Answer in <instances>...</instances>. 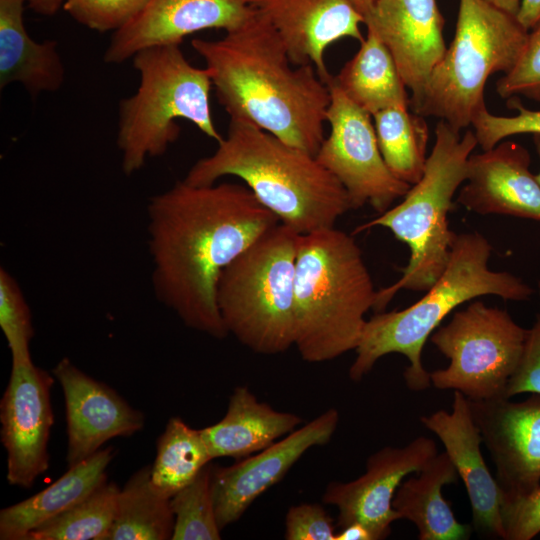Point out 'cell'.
Wrapping results in <instances>:
<instances>
[{
  "mask_svg": "<svg viewBox=\"0 0 540 540\" xmlns=\"http://www.w3.org/2000/svg\"><path fill=\"white\" fill-rule=\"evenodd\" d=\"M53 377L33 362L12 364L0 402L1 442L7 452L10 485L30 488L48 470Z\"/></svg>",
  "mask_w": 540,
  "mask_h": 540,
  "instance_id": "7c38bea8",
  "label": "cell"
},
{
  "mask_svg": "<svg viewBox=\"0 0 540 540\" xmlns=\"http://www.w3.org/2000/svg\"><path fill=\"white\" fill-rule=\"evenodd\" d=\"M148 0H66L63 9L78 23L98 32H116L129 24Z\"/></svg>",
  "mask_w": 540,
  "mask_h": 540,
  "instance_id": "836d02e7",
  "label": "cell"
},
{
  "mask_svg": "<svg viewBox=\"0 0 540 540\" xmlns=\"http://www.w3.org/2000/svg\"><path fill=\"white\" fill-rule=\"evenodd\" d=\"M212 460L201 431L191 428L180 417H171L157 439L151 466L152 485L171 498Z\"/></svg>",
  "mask_w": 540,
  "mask_h": 540,
  "instance_id": "f1b7e54d",
  "label": "cell"
},
{
  "mask_svg": "<svg viewBox=\"0 0 540 540\" xmlns=\"http://www.w3.org/2000/svg\"><path fill=\"white\" fill-rule=\"evenodd\" d=\"M494 6L510 13L517 15L520 6V0H486Z\"/></svg>",
  "mask_w": 540,
  "mask_h": 540,
  "instance_id": "b9f144b4",
  "label": "cell"
},
{
  "mask_svg": "<svg viewBox=\"0 0 540 540\" xmlns=\"http://www.w3.org/2000/svg\"><path fill=\"white\" fill-rule=\"evenodd\" d=\"M538 295L540 299V280ZM523 393L540 394V309L535 323L528 329L520 362L506 389V398Z\"/></svg>",
  "mask_w": 540,
  "mask_h": 540,
  "instance_id": "74e56055",
  "label": "cell"
},
{
  "mask_svg": "<svg viewBox=\"0 0 540 540\" xmlns=\"http://www.w3.org/2000/svg\"><path fill=\"white\" fill-rule=\"evenodd\" d=\"M299 236L278 223L221 272L217 306L228 334L251 351L294 346V281Z\"/></svg>",
  "mask_w": 540,
  "mask_h": 540,
  "instance_id": "ba28073f",
  "label": "cell"
},
{
  "mask_svg": "<svg viewBox=\"0 0 540 540\" xmlns=\"http://www.w3.org/2000/svg\"><path fill=\"white\" fill-rule=\"evenodd\" d=\"M527 333L506 310L472 300L430 336L449 359L447 367L430 373L431 384L459 391L470 401L506 398Z\"/></svg>",
  "mask_w": 540,
  "mask_h": 540,
  "instance_id": "30bf717a",
  "label": "cell"
},
{
  "mask_svg": "<svg viewBox=\"0 0 540 540\" xmlns=\"http://www.w3.org/2000/svg\"><path fill=\"white\" fill-rule=\"evenodd\" d=\"M147 218L157 299L188 328L226 337L216 300L219 276L279 219L245 184L184 180L149 199Z\"/></svg>",
  "mask_w": 540,
  "mask_h": 540,
  "instance_id": "6da1fadb",
  "label": "cell"
},
{
  "mask_svg": "<svg viewBox=\"0 0 540 540\" xmlns=\"http://www.w3.org/2000/svg\"><path fill=\"white\" fill-rule=\"evenodd\" d=\"M255 7L278 34L291 62L313 65L326 84L333 78L325 61L327 48L344 38L364 40V18L350 0H256Z\"/></svg>",
  "mask_w": 540,
  "mask_h": 540,
  "instance_id": "44dd1931",
  "label": "cell"
},
{
  "mask_svg": "<svg viewBox=\"0 0 540 540\" xmlns=\"http://www.w3.org/2000/svg\"><path fill=\"white\" fill-rule=\"evenodd\" d=\"M212 464L170 499L174 514L172 540H219V527L211 490Z\"/></svg>",
  "mask_w": 540,
  "mask_h": 540,
  "instance_id": "4dcf8cb0",
  "label": "cell"
},
{
  "mask_svg": "<svg viewBox=\"0 0 540 540\" xmlns=\"http://www.w3.org/2000/svg\"><path fill=\"white\" fill-rule=\"evenodd\" d=\"M495 89L503 99L523 96L540 102V21L529 30L517 62L497 80Z\"/></svg>",
  "mask_w": 540,
  "mask_h": 540,
  "instance_id": "e575fe53",
  "label": "cell"
},
{
  "mask_svg": "<svg viewBox=\"0 0 540 540\" xmlns=\"http://www.w3.org/2000/svg\"><path fill=\"white\" fill-rule=\"evenodd\" d=\"M217 144L189 169L186 183L205 186L237 177L280 223L300 235L334 227L353 209L346 189L314 155L246 120L230 118Z\"/></svg>",
  "mask_w": 540,
  "mask_h": 540,
  "instance_id": "3957f363",
  "label": "cell"
},
{
  "mask_svg": "<svg viewBox=\"0 0 540 540\" xmlns=\"http://www.w3.org/2000/svg\"><path fill=\"white\" fill-rule=\"evenodd\" d=\"M132 60L139 85L119 103L116 139L125 175L167 151L180 135L177 119L191 122L217 143L222 140L210 110L213 85L206 67L193 66L175 44L140 50Z\"/></svg>",
  "mask_w": 540,
  "mask_h": 540,
  "instance_id": "52a82bcc",
  "label": "cell"
},
{
  "mask_svg": "<svg viewBox=\"0 0 540 540\" xmlns=\"http://www.w3.org/2000/svg\"><path fill=\"white\" fill-rule=\"evenodd\" d=\"M328 85L330 131L315 157L346 189L353 209L369 204L381 214L402 198L411 185L396 178L387 167L372 115L353 103L333 78Z\"/></svg>",
  "mask_w": 540,
  "mask_h": 540,
  "instance_id": "8fae6325",
  "label": "cell"
},
{
  "mask_svg": "<svg viewBox=\"0 0 540 540\" xmlns=\"http://www.w3.org/2000/svg\"><path fill=\"white\" fill-rule=\"evenodd\" d=\"M508 107L517 111L513 116L492 114L487 107L473 118L472 126L482 150L493 148L504 139L519 134H540V110L526 108L515 97L508 99Z\"/></svg>",
  "mask_w": 540,
  "mask_h": 540,
  "instance_id": "d6a6232c",
  "label": "cell"
},
{
  "mask_svg": "<svg viewBox=\"0 0 540 540\" xmlns=\"http://www.w3.org/2000/svg\"><path fill=\"white\" fill-rule=\"evenodd\" d=\"M393 56L410 107L420 98L430 73L446 51L444 19L436 0H376L364 19Z\"/></svg>",
  "mask_w": 540,
  "mask_h": 540,
  "instance_id": "ac0fdd59",
  "label": "cell"
},
{
  "mask_svg": "<svg viewBox=\"0 0 540 540\" xmlns=\"http://www.w3.org/2000/svg\"><path fill=\"white\" fill-rule=\"evenodd\" d=\"M338 423V410L329 408L267 448L230 466H213L211 490L220 529L237 522L309 449L327 444Z\"/></svg>",
  "mask_w": 540,
  "mask_h": 540,
  "instance_id": "4fadbf2b",
  "label": "cell"
},
{
  "mask_svg": "<svg viewBox=\"0 0 540 540\" xmlns=\"http://www.w3.org/2000/svg\"><path fill=\"white\" fill-rule=\"evenodd\" d=\"M66 0H25V3H28L30 8L36 13L42 15H53L55 14L63 5Z\"/></svg>",
  "mask_w": 540,
  "mask_h": 540,
  "instance_id": "60d3db41",
  "label": "cell"
},
{
  "mask_svg": "<svg viewBox=\"0 0 540 540\" xmlns=\"http://www.w3.org/2000/svg\"><path fill=\"white\" fill-rule=\"evenodd\" d=\"M417 474L404 480L394 495L392 505L400 520L412 522L420 540L468 539L471 527L457 520L442 495L444 485L459 479L447 453H437Z\"/></svg>",
  "mask_w": 540,
  "mask_h": 540,
  "instance_id": "d4e9b609",
  "label": "cell"
},
{
  "mask_svg": "<svg viewBox=\"0 0 540 540\" xmlns=\"http://www.w3.org/2000/svg\"><path fill=\"white\" fill-rule=\"evenodd\" d=\"M420 421L442 442L445 452L463 481L472 512L473 528L490 538L505 539L502 492L484 460L482 437L474 420L470 401L453 393L452 410H438Z\"/></svg>",
  "mask_w": 540,
  "mask_h": 540,
  "instance_id": "ffe728a7",
  "label": "cell"
},
{
  "mask_svg": "<svg viewBox=\"0 0 540 540\" xmlns=\"http://www.w3.org/2000/svg\"><path fill=\"white\" fill-rule=\"evenodd\" d=\"M492 245L478 232L456 234L447 265L424 296L405 309L382 311L366 321L349 378L360 381L383 356L402 354L409 361L403 376L412 391L431 385L422 363L424 345L447 315L461 304L493 295L525 301L532 288L521 278L489 267Z\"/></svg>",
  "mask_w": 540,
  "mask_h": 540,
  "instance_id": "277c9868",
  "label": "cell"
},
{
  "mask_svg": "<svg viewBox=\"0 0 540 540\" xmlns=\"http://www.w3.org/2000/svg\"><path fill=\"white\" fill-rule=\"evenodd\" d=\"M372 117L379 149L389 170L403 182L417 183L428 157L429 129L424 117L401 106L381 110Z\"/></svg>",
  "mask_w": 540,
  "mask_h": 540,
  "instance_id": "83f0119b",
  "label": "cell"
},
{
  "mask_svg": "<svg viewBox=\"0 0 540 540\" xmlns=\"http://www.w3.org/2000/svg\"><path fill=\"white\" fill-rule=\"evenodd\" d=\"M437 453L435 441L420 436L402 447L386 446L370 455L365 472L358 478L329 483L322 500L337 508V527L360 522L376 540L385 539L391 533L392 523L400 520L392 505L398 487Z\"/></svg>",
  "mask_w": 540,
  "mask_h": 540,
  "instance_id": "5bb4252c",
  "label": "cell"
},
{
  "mask_svg": "<svg viewBox=\"0 0 540 540\" xmlns=\"http://www.w3.org/2000/svg\"><path fill=\"white\" fill-rule=\"evenodd\" d=\"M334 540H376L372 531L360 522L350 523L336 532Z\"/></svg>",
  "mask_w": 540,
  "mask_h": 540,
  "instance_id": "ab89813d",
  "label": "cell"
},
{
  "mask_svg": "<svg viewBox=\"0 0 540 540\" xmlns=\"http://www.w3.org/2000/svg\"><path fill=\"white\" fill-rule=\"evenodd\" d=\"M516 18L526 29H532L540 21V0H520Z\"/></svg>",
  "mask_w": 540,
  "mask_h": 540,
  "instance_id": "f35d334b",
  "label": "cell"
},
{
  "mask_svg": "<svg viewBox=\"0 0 540 540\" xmlns=\"http://www.w3.org/2000/svg\"><path fill=\"white\" fill-rule=\"evenodd\" d=\"M170 499L152 485L151 466L142 467L120 489L115 517L103 540L172 539Z\"/></svg>",
  "mask_w": 540,
  "mask_h": 540,
  "instance_id": "4316f807",
  "label": "cell"
},
{
  "mask_svg": "<svg viewBox=\"0 0 540 540\" xmlns=\"http://www.w3.org/2000/svg\"><path fill=\"white\" fill-rule=\"evenodd\" d=\"M191 45L203 58L230 118L246 120L316 155L325 138L329 85L313 65L293 67L278 34L257 8L221 39L194 38Z\"/></svg>",
  "mask_w": 540,
  "mask_h": 540,
  "instance_id": "7a4b0ae2",
  "label": "cell"
},
{
  "mask_svg": "<svg viewBox=\"0 0 540 540\" xmlns=\"http://www.w3.org/2000/svg\"><path fill=\"white\" fill-rule=\"evenodd\" d=\"M377 290L355 239L335 227L299 236L294 346L309 363L356 349Z\"/></svg>",
  "mask_w": 540,
  "mask_h": 540,
  "instance_id": "5b68a950",
  "label": "cell"
},
{
  "mask_svg": "<svg viewBox=\"0 0 540 540\" xmlns=\"http://www.w3.org/2000/svg\"><path fill=\"white\" fill-rule=\"evenodd\" d=\"M115 449H99L37 494L0 511V539L25 540L46 521L77 504L107 479Z\"/></svg>",
  "mask_w": 540,
  "mask_h": 540,
  "instance_id": "cb8c5ba5",
  "label": "cell"
},
{
  "mask_svg": "<svg viewBox=\"0 0 540 540\" xmlns=\"http://www.w3.org/2000/svg\"><path fill=\"white\" fill-rule=\"evenodd\" d=\"M302 422L299 415L277 411L259 401L247 386H238L224 417L200 431L213 459L240 460L272 445Z\"/></svg>",
  "mask_w": 540,
  "mask_h": 540,
  "instance_id": "7402d4cb",
  "label": "cell"
},
{
  "mask_svg": "<svg viewBox=\"0 0 540 540\" xmlns=\"http://www.w3.org/2000/svg\"><path fill=\"white\" fill-rule=\"evenodd\" d=\"M353 6L357 9V11L365 17L369 14L371 11L373 5L375 4L376 0H350Z\"/></svg>",
  "mask_w": 540,
  "mask_h": 540,
  "instance_id": "7bdbcfd3",
  "label": "cell"
},
{
  "mask_svg": "<svg viewBox=\"0 0 540 540\" xmlns=\"http://www.w3.org/2000/svg\"><path fill=\"white\" fill-rule=\"evenodd\" d=\"M470 407L495 464L502 503L536 490L540 486V394L520 402L470 401Z\"/></svg>",
  "mask_w": 540,
  "mask_h": 540,
  "instance_id": "9a60e30c",
  "label": "cell"
},
{
  "mask_svg": "<svg viewBox=\"0 0 540 540\" xmlns=\"http://www.w3.org/2000/svg\"><path fill=\"white\" fill-rule=\"evenodd\" d=\"M333 81L353 103L371 115L391 107L410 108L407 87L393 56L370 29L356 54L333 76Z\"/></svg>",
  "mask_w": 540,
  "mask_h": 540,
  "instance_id": "484cf974",
  "label": "cell"
},
{
  "mask_svg": "<svg viewBox=\"0 0 540 540\" xmlns=\"http://www.w3.org/2000/svg\"><path fill=\"white\" fill-rule=\"evenodd\" d=\"M529 151L504 139L471 154L457 202L480 215H505L540 222V184L530 170Z\"/></svg>",
  "mask_w": 540,
  "mask_h": 540,
  "instance_id": "d6986e66",
  "label": "cell"
},
{
  "mask_svg": "<svg viewBox=\"0 0 540 540\" xmlns=\"http://www.w3.org/2000/svg\"><path fill=\"white\" fill-rule=\"evenodd\" d=\"M119 491L106 479L77 504L32 530L25 540H103L115 517Z\"/></svg>",
  "mask_w": 540,
  "mask_h": 540,
  "instance_id": "f546056e",
  "label": "cell"
},
{
  "mask_svg": "<svg viewBox=\"0 0 540 540\" xmlns=\"http://www.w3.org/2000/svg\"><path fill=\"white\" fill-rule=\"evenodd\" d=\"M284 524L286 540H334L337 532L332 518L318 503L291 506Z\"/></svg>",
  "mask_w": 540,
  "mask_h": 540,
  "instance_id": "d590c367",
  "label": "cell"
},
{
  "mask_svg": "<svg viewBox=\"0 0 540 540\" xmlns=\"http://www.w3.org/2000/svg\"><path fill=\"white\" fill-rule=\"evenodd\" d=\"M528 30L486 0H460L453 40L437 63L412 111L461 131L484 107V88L494 73H508Z\"/></svg>",
  "mask_w": 540,
  "mask_h": 540,
  "instance_id": "9c48e42d",
  "label": "cell"
},
{
  "mask_svg": "<svg viewBox=\"0 0 540 540\" xmlns=\"http://www.w3.org/2000/svg\"><path fill=\"white\" fill-rule=\"evenodd\" d=\"M60 383L66 408L67 454L72 467L101 449L114 437L131 436L144 427V415L116 391L95 380L68 358L52 370Z\"/></svg>",
  "mask_w": 540,
  "mask_h": 540,
  "instance_id": "e0dca14e",
  "label": "cell"
},
{
  "mask_svg": "<svg viewBox=\"0 0 540 540\" xmlns=\"http://www.w3.org/2000/svg\"><path fill=\"white\" fill-rule=\"evenodd\" d=\"M478 146L474 131L464 134L443 120L435 127V141L420 180L402 201L358 226L354 234L384 227L410 249L408 264L395 283L377 290L373 310H385L400 290L426 291L449 260L456 233L449 228L453 197L467 176V162Z\"/></svg>",
  "mask_w": 540,
  "mask_h": 540,
  "instance_id": "8992f818",
  "label": "cell"
},
{
  "mask_svg": "<svg viewBox=\"0 0 540 540\" xmlns=\"http://www.w3.org/2000/svg\"><path fill=\"white\" fill-rule=\"evenodd\" d=\"M0 327L11 352L12 364L32 363L30 342L34 336L29 306L15 278L0 269Z\"/></svg>",
  "mask_w": 540,
  "mask_h": 540,
  "instance_id": "1f68e13d",
  "label": "cell"
},
{
  "mask_svg": "<svg viewBox=\"0 0 540 540\" xmlns=\"http://www.w3.org/2000/svg\"><path fill=\"white\" fill-rule=\"evenodd\" d=\"M505 540H531L540 534V486L502 503Z\"/></svg>",
  "mask_w": 540,
  "mask_h": 540,
  "instance_id": "8d00e7d4",
  "label": "cell"
},
{
  "mask_svg": "<svg viewBox=\"0 0 540 540\" xmlns=\"http://www.w3.org/2000/svg\"><path fill=\"white\" fill-rule=\"evenodd\" d=\"M256 0H148L142 11L113 33L104 53L108 64H120L140 50L180 45L207 29L232 31L255 12Z\"/></svg>",
  "mask_w": 540,
  "mask_h": 540,
  "instance_id": "2e32d148",
  "label": "cell"
},
{
  "mask_svg": "<svg viewBox=\"0 0 540 540\" xmlns=\"http://www.w3.org/2000/svg\"><path fill=\"white\" fill-rule=\"evenodd\" d=\"M533 143H534V146H535V149L537 151V154H538V157H539V160H540V134H534L533 135ZM536 178L540 184V171L538 174H536Z\"/></svg>",
  "mask_w": 540,
  "mask_h": 540,
  "instance_id": "ee69618b",
  "label": "cell"
},
{
  "mask_svg": "<svg viewBox=\"0 0 540 540\" xmlns=\"http://www.w3.org/2000/svg\"><path fill=\"white\" fill-rule=\"evenodd\" d=\"M25 0H0V88L21 84L31 95L56 92L65 68L53 40L35 41L27 32Z\"/></svg>",
  "mask_w": 540,
  "mask_h": 540,
  "instance_id": "603a6c76",
  "label": "cell"
}]
</instances>
